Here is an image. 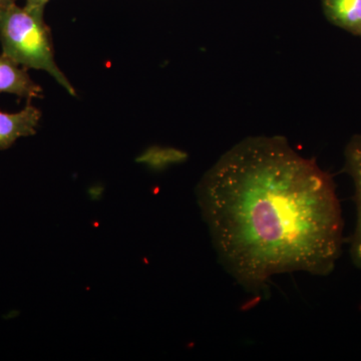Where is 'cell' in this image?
<instances>
[{
    "mask_svg": "<svg viewBox=\"0 0 361 361\" xmlns=\"http://www.w3.org/2000/svg\"><path fill=\"white\" fill-rule=\"evenodd\" d=\"M49 0H25V6L30 8L44 9Z\"/></svg>",
    "mask_w": 361,
    "mask_h": 361,
    "instance_id": "obj_7",
    "label": "cell"
},
{
    "mask_svg": "<svg viewBox=\"0 0 361 361\" xmlns=\"http://www.w3.org/2000/svg\"><path fill=\"white\" fill-rule=\"evenodd\" d=\"M223 267L256 297L270 278L326 276L341 254L343 222L330 175L283 137L235 145L197 189Z\"/></svg>",
    "mask_w": 361,
    "mask_h": 361,
    "instance_id": "obj_1",
    "label": "cell"
},
{
    "mask_svg": "<svg viewBox=\"0 0 361 361\" xmlns=\"http://www.w3.org/2000/svg\"><path fill=\"white\" fill-rule=\"evenodd\" d=\"M16 0H0V9L11 6V4H16Z\"/></svg>",
    "mask_w": 361,
    "mask_h": 361,
    "instance_id": "obj_8",
    "label": "cell"
},
{
    "mask_svg": "<svg viewBox=\"0 0 361 361\" xmlns=\"http://www.w3.org/2000/svg\"><path fill=\"white\" fill-rule=\"evenodd\" d=\"M322 4L332 25L361 37V0H322Z\"/></svg>",
    "mask_w": 361,
    "mask_h": 361,
    "instance_id": "obj_6",
    "label": "cell"
},
{
    "mask_svg": "<svg viewBox=\"0 0 361 361\" xmlns=\"http://www.w3.org/2000/svg\"><path fill=\"white\" fill-rule=\"evenodd\" d=\"M346 172L355 189L356 226L350 245L353 264L361 269V135H355L345 149Z\"/></svg>",
    "mask_w": 361,
    "mask_h": 361,
    "instance_id": "obj_4",
    "label": "cell"
},
{
    "mask_svg": "<svg viewBox=\"0 0 361 361\" xmlns=\"http://www.w3.org/2000/svg\"><path fill=\"white\" fill-rule=\"evenodd\" d=\"M44 9L16 4L0 9L2 54L25 68L47 71L71 94L75 89L54 59L51 32L44 20Z\"/></svg>",
    "mask_w": 361,
    "mask_h": 361,
    "instance_id": "obj_2",
    "label": "cell"
},
{
    "mask_svg": "<svg viewBox=\"0 0 361 361\" xmlns=\"http://www.w3.org/2000/svg\"><path fill=\"white\" fill-rule=\"evenodd\" d=\"M2 92L27 99L44 96V90L30 77L27 68L4 54L0 56V94Z\"/></svg>",
    "mask_w": 361,
    "mask_h": 361,
    "instance_id": "obj_5",
    "label": "cell"
},
{
    "mask_svg": "<svg viewBox=\"0 0 361 361\" xmlns=\"http://www.w3.org/2000/svg\"><path fill=\"white\" fill-rule=\"evenodd\" d=\"M42 111L28 104L18 113L0 111V149H7L21 137L37 134Z\"/></svg>",
    "mask_w": 361,
    "mask_h": 361,
    "instance_id": "obj_3",
    "label": "cell"
}]
</instances>
